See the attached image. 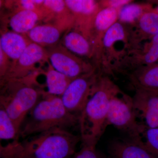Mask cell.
Listing matches in <instances>:
<instances>
[{
    "label": "cell",
    "instance_id": "8fae6325",
    "mask_svg": "<svg viewBox=\"0 0 158 158\" xmlns=\"http://www.w3.org/2000/svg\"><path fill=\"white\" fill-rule=\"evenodd\" d=\"M48 58V52L41 46L31 42L18 60L12 65L3 78H23L31 75L32 69Z\"/></svg>",
    "mask_w": 158,
    "mask_h": 158
},
{
    "label": "cell",
    "instance_id": "cb8c5ba5",
    "mask_svg": "<svg viewBox=\"0 0 158 158\" xmlns=\"http://www.w3.org/2000/svg\"><path fill=\"white\" fill-rule=\"evenodd\" d=\"M43 12L47 14L48 12L55 15H62L68 10L65 1L47 0L44 1L42 7Z\"/></svg>",
    "mask_w": 158,
    "mask_h": 158
},
{
    "label": "cell",
    "instance_id": "4fadbf2b",
    "mask_svg": "<svg viewBox=\"0 0 158 158\" xmlns=\"http://www.w3.org/2000/svg\"><path fill=\"white\" fill-rule=\"evenodd\" d=\"M120 9L111 7L101 8L94 19L90 29V37L94 45V58L96 60H98L99 57L104 36L110 28L118 21Z\"/></svg>",
    "mask_w": 158,
    "mask_h": 158
},
{
    "label": "cell",
    "instance_id": "44dd1931",
    "mask_svg": "<svg viewBox=\"0 0 158 158\" xmlns=\"http://www.w3.org/2000/svg\"><path fill=\"white\" fill-rule=\"evenodd\" d=\"M153 8L150 3H130L119 10L118 21L125 25H133L144 12Z\"/></svg>",
    "mask_w": 158,
    "mask_h": 158
},
{
    "label": "cell",
    "instance_id": "484cf974",
    "mask_svg": "<svg viewBox=\"0 0 158 158\" xmlns=\"http://www.w3.org/2000/svg\"><path fill=\"white\" fill-rule=\"evenodd\" d=\"M131 0H106V1H100L99 4L101 8L111 7L120 9L123 7L132 2Z\"/></svg>",
    "mask_w": 158,
    "mask_h": 158
},
{
    "label": "cell",
    "instance_id": "2e32d148",
    "mask_svg": "<svg viewBox=\"0 0 158 158\" xmlns=\"http://www.w3.org/2000/svg\"><path fill=\"white\" fill-rule=\"evenodd\" d=\"M31 42L23 34L12 31H6L1 35L0 49L11 60V66L18 60Z\"/></svg>",
    "mask_w": 158,
    "mask_h": 158
},
{
    "label": "cell",
    "instance_id": "30bf717a",
    "mask_svg": "<svg viewBox=\"0 0 158 158\" xmlns=\"http://www.w3.org/2000/svg\"><path fill=\"white\" fill-rule=\"evenodd\" d=\"M133 106L147 128L158 127V90L136 88Z\"/></svg>",
    "mask_w": 158,
    "mask_h": 158
},
{
    "label": "cell",
    "instance_id": "8992f818",
    "mask_svg": "<svg viewBox=\"0 0 158 158\" xmlns=\"http://www.w3.org/2000/svg\"><path fill=\"white\" fill-rule=\"evenodd\" d=\"M144 42L128 50L116 61L111 69L112 74L116 72L127 75L138 68L158 62V34Z\"/></svg>",
    "mask_w": 158,
    "mask_h": 158
},
{
    "label": "cell",
    "instance_id": "7c38bea8",
    "mask_svg": "<svg viewBox=\"0 0 158 158\" xmlns=\"http://www.w3.org/2000/svg\"><path fill=\"white\" fill-rule=\"evenodd\" d=\"M108 153L109 158H154L142 137L115 139L110 143Z\"/></svg>",
    "mask_w": 158,
    "mask_h": 158
},
{
    "label": "cell",
    "instance_id": "d4e9b609",
    "mask_svg": "<svg viewBox=\"0 0 158 158\" xmlns=\"http://www.w3.org/2000/svg\"><path fill=\"white\" fill-rule=\"evenodd\" d=\"M71 158H106L96 146L81 144L80 149L74 154Z\"/></svg>",
    "mask_w": 158,
    "mask_h": 158
},
{
    "label": "cell",
    "instance_id": "ffe728a7",
    "mask_svg": "<svg viewBox=\"0 0 158 158\" xmlns=\"http://www.w3.org/2000/svg\"><path fill=\"white\" fill-rule=\"evenodd\" d=\"M45 73L47 92L51 95L61 96L73 80L54 69L50 63Z\"/></svg>",
    "mask_w": 158,
    "mask_h": 158
},
{
    "label": "cell",
    "instance_id": "83f0119b",
    "mask_svg": "<svg viewBox=\"0 0 158 158\" xmlns=\"http://www.w3.org/2000/svg\"><path fill=\"white\" fill-rule=\"evenodd\" d=\"M154 10L158 13V5L156 6L155 8H153Z\"/></svg>",
    "mask_w": 158,
    "mask_h": 158
},
{
    "label": "cell",
    "instance_id": "9a60e30c",
    "mask_svg": "<svg viewBox=\"0 0 158 158\" xmlns=\"http://www.w3.org/2000/svg\"><path fill=\"white\" fill-rule=\"evenodd\" d=\"M62 43L65 49L76 56L89 58L94 56L95 50L91 40L76 29L69 31Z\"/></svg>",
    "mask_w": 158,
    "mask_h": 158
},
{
    "label": "cell",
    "instance_id": "7a4b0ae2",
    "mask_svg": "<svg viewBox=\"0 0 158 158\" xmlns=\"http://www.w3.org/2000/svg\"><path fill=\"white\" fill-rule=\"evenodd\" d=\"M121 91L109 76L100 74L79 117L82 144L96 146L108 126L110 101Z\"/></svg>",
    "mask_w": 158,
    "mask_h": 158
},
{
    "label": "cell",
    "instance_id": "5b68a950",
    "mask_svg": "<svg viewBox=\"0 0 158 158\" xmlns=\"http://www.w3.org/2000/svg\"><path fill=\"white\" fill-rule=\"evenodd\" d=\"M138 113L133 106L132 98L121 91L110 101L107 122L125 133L128 137H142L147 129L138 120Z\"/></svg>",
    "mask_w": 158,
    "mask_h": 158
},
{
    "label": "cell",
    "instance_id": "9c48e42d",
    "mask_svg": "<svg viewBox=\"0 0 158 158\" xmlns=\"http://www.w3.org/2000/svg\"><path fill=\"white\" fill-rule=\"evenodd\" d=\"M52 67L57 71L73 80L95 70V67L67 50L64 47H55L48 53Z\"/></svg>",
    "mask_w": 158,
    "mask_h": 158
},
{
    "label": "cell",
    "instance_id": "52a82bcc",
    "mask_svg": "<svg viewBox=\"0 0 158 158\" xmlns=\"http://www.w3.org/2000/svg\"><path fill=\"white\" fill-rule=\"evenodd\" d=\"M100 73L97 69L72 80L60 97L65 108L79 117Z\"/></svg>",
    "mask_w": 158,
    "mask_h": 158
},
{
    "label": "cell",
    "instance_id": "6da1fadb",
    "mask_svg": "<svg viewBox=\"0 0 158 158\" xmlns=\"http://www.w3.org/2000/svg\"><path fill=\"white\" fill-rule=\"evenodd\" d=\"M81 141L68 130L55 128L19 141L1 144V158H71Z\"/></svg>",
    "mask_w": 158,
    "mask_h": 158
},
{
    "label": "cell",
    "instance_id": "4316f807",
    "mask_svg": "<svg viewBox=\"0 0 158 158\" xmlns=\"http://www.w3.org/2000/svg\"><path fill=\"white\" fill-rule=\"evenodd\" d=\"M20 9L21 10L40 11L39 9L34 3L33 0H22L18 2Z\"/></svg>",
    "mask_w": 158,
    "mask_h": 158
},
{
    "label": "cell",
    "instance_id": "d6986e66",
    "mask_svg": "<svg viewBox=\"0 0 158 158\" xmlns=\"http://www.w3.org/2000/svg\"><path fill=\"white\" fill-rule=\"evenodd\" d=\"M27 35L31 42L43 47L56 43L60 39L61 31L55 25L46 24L36 26Z\"/></svg>",
    "mask_w": 158,
    "mask_h": 158
},
{
    "label": "cell",
    "instance_id": "603a6c76",
    "mask_svg": "<svg viewBox=\"0 0 158 158\" xmlns=\"http://www.w3.org/2000/svg\"><path fill=\"white\" fill-rule=\"evenodd\" d=\"M142 138L148 151L154 158H158V127L147 128Z\"/></svg>",
    "mask_w": 158,
    "mask_h": 158
},
{
    "label": "cell",
    "instance_id": "277c9868",
    "mask_svg": "<svg viewBox=\"0 0 158 158\" xmlns=\"http://www.w3.org/2000/svg\"><path fill=\"white\" fill-rule=\"evenodd\" d=\"M21 127L19 138L55 128L68 130L78 124L79 117L65 108L61 97L46 92L28 114Z\"/></svg>",
    "mask_w": 158,
    "mask_h": 158
},
{
    "label": "cell",
    "instance_id": "ac0fdd59",
    "mask_svg": "<svg viewBox=\"0 0 158 158\" xmlns=\"http://www.w3.org/2000/svg\"><path fill=\"white\" fill-rule=\"evenodd\" d=\"M42 11L18 10L9 19V26L12 31L18 34H27L37 26L43 15Z\"/></svg>",
    "mask_w": 158,
    "mask_h": 158
},
{
    "label": "cell",
    "instance_id": "e0dca14e",
    "mask_svg": "<svg viewBox=\"0 0 158 158\" xmlns=\"http://www.w3.org/2000/svg\"><path fill=\"white\" fill-rule=\"evenodd\" d=\"M127 75L135 88L158 90V62L138 68Z\"/></svg>",
    "mask_w": 158,
    "mask_h": 158
},
{
    "label": "cell",
    "instance_id": "ba28073f",
    "mask_svg": "<svg viewBox=\"0 0 158 158\" xmlns=\"http://www.w3.org/2000/svg\"><path fill=\"white\" fill-rule=\"evenodd\" d=\"M121 43L129 46V32L125 25L117 21L107 31L102 40L98 64L102 69L101 73L108 76L112 74V66L120 56L116 46Z\"/></svg>",
    "mask_w": 158,
    "mask_h": 158
},
{
    "label": "cell",
    "instance_id": "5bb4252c",
    "mask_svg": "<svg viewBox=\"0 0 158 158\" xmlns=\"http://www.w3.org/2000/svg\"><path fill=\"white\" fill-rule=\"evenodd\" d=\"M129 49L158 34V13L153 8L144 12L133 25L130 26Z\"/></svg>",
    "mask_w": 158,
    "mask_h": 158
},
{
    "label": "cell",
    "instance_id": "3957f363",
    "mask_svg": "<svg viewBox=\"0 0 158 158\" xmlns=\"http://www.w3.org/2000/svg\"><path fill=\"white\" fill-rule=\"evenodd\" d=\"M37 75L23 78L1 80L0 107L19 131L30 111L47 92L37 81Z\"/></svg>",
    "mask_w": 158,
    "mask_h": 158
},
{
    "label": "cell",
    "instance_id": "7402d4cb",
    "mask_svg": "<svg viewBox=\"0 0 158 158\" xmlns=\"http://www.w3.org/2000/svg\"><path fill=\"white\" fill-rule=\"evenodd\" d=\"M19 131L5 110L0 107L1 140H19Z\"/></svg>",
    "mask_w": 158,
    "mask_h": 158
}]
</instances>
